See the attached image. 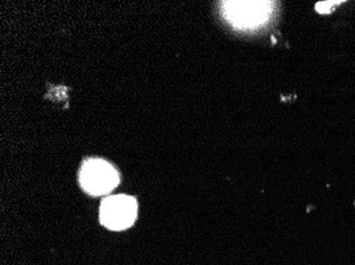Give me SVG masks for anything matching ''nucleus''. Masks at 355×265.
Wrapping results in <instances>:
<instances>
[{
    "label": "nucleus",
    "instance_id": "7ed1b4c3",
    "mask_svg": "<svg viewBox=\"0 0 355 265\" xmlns=\"http://www.w3.org/2000/svg\"><path fill=\"white\" fill-rule=\"evenodd\" d=\"M227 19L235 27H254L268 17L270 3L267 1H229L225 3Z\"/></svg>",
    "mask_w": 355,
    "mask_h": 265
},
{
    "label": "nucleus",
    "instance_id": "20e7f679",
    "mask_svg": "<svg viewBox=\"0 0 355 265\" xmlns=\"http://www.w3.org/2000/svg\"><path fill=\"white\" fill-rule=\"evenodd\" d=\"M338 3H340V1H324V3H318L316 6V10L319 13H330Z\"/></svg>",
    "mask_w": 355,
    "mask_h": 265
},
{
    "label": "nucleus",
    "instance_id": "f257e3e1",
    "mask_svg": "<svg viewBox=\"0 0 355 265\" xmlns=\"http://www.w3.org/2000/svg\"><path fill=\"white\" fill-rule=\"evenodd\" d=\"M80 181L89 194L103 195L119 185V174L111 165L101 159H91L83 165Z\"/></svg>",
    "mask_w": 355,
    "mask_h": 265
},
{
    "label": "nucleus",
    "instance_id": "f03ea898",
    "mask_svg": "<svg viewBox=\"0 0 355 265\" xmlns=\"http://www.w3.org/2000/svg\"><path fill=\"white\" fill-rule=\"evenodd\" d=\"M137 214V201L127 195L107 197L101 204V223L112 230H123L130 227Z\"/></svg>",
    "mask_w": 355,
    "mask_h": 265
}]
</instances>
